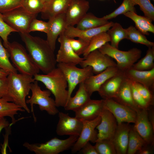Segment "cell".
Wrapping results in <instances>:
<instances>
[{
  "instance_id": "ffe728a7",
  "label": "cell",
  "mask_w": 154,
  "mask_h": 154,
  "mask_svg": "<svg viewBox=\"0 0 154 154\" xmlns=\"http://www.w3.org/2000/svg\"><path fill=\"white\" fill-rule=\"evenodd\" d=\"M114 23L112 21L109 22L102 26L85 30L80 29L74 26H68L64 34L68 38L78 37L89 42L91 39L95 36L102 32L107 31Z\"/></svg>"
},
{
  "instance_id": "3957f363",
  "label": "cell",
  "mask_w": 154,
  "mask_h": 154,
  "mask_svg": "<svg viewBox=\"0 0 154 154\" xmlns=\"http://www.w3.org/2000/svg\"><path fill=\"white\" fill-rule=\"evenodd\" d=\"M33 78L35 80L42 83L53 95L57 107L64 108L68 98V85L64 75L59 68L56 67L44 74H36Z\"/></svg>"
},
{
  "instance_id": "d6a6232c",
  "label": "cell",
  "mask_w": 154,
  "mask_h": 154,
  "mask_svg": "<svg viewBox=\"0 0 154 154\" xmlns=\"http://www.w3.org/2000/svg\"><path fill=\"white\" fill-rule=\"evenodd\" d=\"M109 42H110V38L107 32H102L95 36L90 40L83 54V58H85L90 52L98 50Z\"/></svg>"
},
{
  "instance_id": "f5cc1de1",
  "label": "cell",
  "mask_w": 154,
  "mask_h": 154,
  "mask_svg": "<svg viewBox=\"0 0 154 154\" xmlns=\"http://www.w3.org/2000/svg\"><path fill=\"white\" fill-rule=\"evenodd\" d=\"M9 73L1 69H0V78L7 77Z\"/></svg>"
},
{
  "instance_id": "4fadbf2b",
  "label": "cell",
  "mask_w": 154,
  "mask_h": 154,
  "mask_svg": "<svg viewBox=\"0 0 154 154\" xmlns=\"http://www.w3.org/2000/svg\"><path fill=\"white\" fill-rule=\"evenodd\" d=\"M58 114L59 120L56 129L57 135L79 136L83 127L82 120L75 117H71L68 114L59 112Z\"/></svg>"
},
{
  "instance_id": "44dd1931",
  "label": "cell",
  "mask_w": 154,
  "mask_h": 154,
  "mask_svg": "<svg viewBox=\"0 0 154 154\" xmlns=\"http://www.w3.org/2000/svg\"><path fill=\"white\" fill-rule=\"evenodd\" d=\"M104 109V100H90L76 110L75 117L80 120H91L100 116Z\"/></svg>"
},
{
  "instance_id": "681fc988",
  "label": "cell",
  "mask_w": 154,
  "mask_h": 154,
  "mask_svg": "<svg viewBox=\"0 0 154 154\" xmlns=\"http://www.w3.org/2000/svg\"><path fill=\"white\" fill-rule=\"evenodd\" d=\"M80 151L83 154H98L94 146L92 145L90 142L85 144Z\"/></svg>"
},
{
  "instance_id": "7dc6e473",
  "label": "cell",
  "mask_w": 154,
  "mask_h": 154,
  "mask_svg": "<svg viewBox=\"0 0 154 154\" xmlns=\"http://www.w3.org/2000/svg\"><path fill=\"white\" fill-rule=\"evenodd\" d=\"M8 87V82L7 77L0 78V98H3L7 100Z\"/></svg>"
},
{
  "instance_id": "cb8c5ba5",
  "label": "cell",
  "mask_w": 154,
  "mask_h": 154,
  "mask_svg": "<svg viewBox=\"0 0 154 154\" xmlns=\"http://www.w3.org/2000/svg\"><path fill=\"white\" fill-rule=\"evenodd\" d=\"M131 127L128 123H123L117 125L112 139L117 154H127Z\"/></svg>"
},
{
  "instance_id": "60d3db41",
  "label": "cell",
  "mask_w": 154,
  "mask_h": 154,
  "mask_svg": "<svg viewBox=\"0 0 154 154\" xmlns=\"http://www.w3.org/2000/svg\"><path fill=\"white\" fill-rule=\"evenodd\" d=\"M13 32L15 31L5 21L2 14L0 13V37L3 40V45L5 48L9 42L8 37Z\"/></svg>"
},
{
  "instance_id": "6da1fadb",
  "label": "cell",
  "mask_w": 154,
  "mask_h": 154,
  "mask_svg": "<svg viewBox=\"0 0 154 154\" xmlns=\"http://www.w3.org/2000/svg\"><path fill=\"white\" fill-rule=\"evenodd\" d=\"M20 34L31 59L40 70L46 74L56 67L54 51L46 40L29 33Z\"/></svg>"
},
{
  "instance_id": "4dcf8cb0",
  "label": "cell",
  "mask_w": 154,
  "mask_h": 154,
  "mask_svg": "<svg viewBox=\"0 0 154 154\" xmlns=\"http://www.w3.org/2000/svg\"><path fill=\"white\" fill-rule=\"evenodd\" d=\"M146 144H147L133 126H131L129 133L127 154H135Z\"/></svg>"
},
{
  "instance_id": "e0dca14e",
  "label": "cell",
  "mask_w": 154,
  "mask_h": 154,
  "mask_svg": "<svg viewBox=\"0 0 154 154\" xmlns=\"http://www.w3.org/2000/svg\"><path fill=\"white\" fill-rule=\"evenodd\" d=\"M89 8V2L86 0H71L65 13L67 27L76 25Z\"/></svg>"
},
{
  "instance_id": "ba28073f",
  "label": "cell",
  "mask_w": 154,
  "mask_h": 154,
  "mask_svg": "<svg viewBox=\"0 0 154 154\" xmlns=\"http://www.w3.org/2000/svg\"><path fill=\"white\" fill-rule=\"evenodd\" d=\"M56 67L62 71L67 81L68 91L67 101L71 96L76 86L94 74L92 68L89 66L80 68L76 65L57 63Z\"/></svg>"
},
{
  "instance_id": "836d02e7",
  "label": "cell",
  "mask_w": 154,
  "mask_h": 154,
  "mask_svg": "<svg viewBox=\"0 0 154 154\" xmlns=\"http://www.w3.org/2000/svg\"><path fill=\"white\" fill-rule=\"evenodd\" d=\"M154 46L148 47L144 57L133 64L132 68L139 70H147L154 68Z\"/></svg>"
},
{
  "instance_id": "74e56055",
  "label": "cell",
  "mask_w": 154,
  "mask_h": 154,
  "mask_svg": "<svg viewBox=\"0 0 154 154\" xmlns=\"http://www.w3.org/2000/svg\"><path fill=\"white\" fill-rule=\"evenodd\" d=\"M135 5L131 0H123L121 4L117 9L111 13L103 17L108 20L115 18L118 16L128 12H136Z\"/></svg>"
},
{
  "instance_id": "b9f144b4",
  "label": "cell",
  "mask_w": 154,
  "mask_h": 154,
  "mask_svg": "<svg viewBox=\"0 0 154 154\" xmlns=\"http://www.w3.org/2000/svg\"><path fill=\"white\" fill-rule=\"evenodd\" d=\"M131 81L143 98L151 106H153L154 103L153 92L139 83Z\"/></svg>"
},
{
  "instance_id": "5bb4252c",
  "label": "cell",
  "mask_w": 154,
  "mask_h": 154,
  "mask_svg": "<svg viewBox=\"0 0 154 154\" xmlns=\"http://www.w3.org/2000/svg\"><path fill=\"white\" fill-rule=\"evenodd\" d=\"M58 40L60 47L56 57L57 63L79 64L84 58L74 52L69 43V38L63 33L59 35Z\"/></svg>"
},
{
  "instance_id": "c3c4849f",
  "label": "cell",
  "mask_w": 154,
  "mask_h": 154,
  "mask_svg": "<svg viewBox=\"0 0 154 154\" xmlns=\"http://www.w3.org/2000/svg\"><path fill=\"white\" fill-rule=\"evenodd\" d=\"M11 126L10 124L9 126L5 128L6 129V131L5 134L4 136V142L3 143V144H1V149L2 154L7 153V147L8 146V140L9 136L11 133Z\"/></svg>"
},
{
  "instance_id": "f35d334b",
  "label": "cell",
  "mask_w": 154,
  "mask_h": 154,
  "mask_svg": "<svg viewBox=\"0 0 154 154\" xmlns=\"http://www.w3.org/2000/svg\"><path fill=\"white\" fill-rule=\"evenodd\" d=\"M94 145L98 154H117L112 141L108 139L97 141Z\"/></svg>"
},
{
  "instance_id": "8d00e7d4",
  "label": "cell",
  "mask_w": 154,
  "mask_h": 154,
  "mask_svg": "<svg viewBox=\"0 0 154 154\" xmlns=\"http://www.w3.org/2000/svg\"><path fill=\"white\" fill-rule=\"evenodd\" d=\"M45 6L42 0H23L21 7L29 13L38 15L44 11Z\"/></svg>"
},
{
  "instance_id": "f546056e",
  "label": "cell",
  "mask_w": 154,
  "mask_h": 154,
  "mask_svg": "<svg viewBox=\"0 0 154 154\" xmlns=\"http://www.w3.org/2000/svg\"><path fill=\"white\" fill-rule=\"evenodd\" d=\"M109 22L103 17H98L91 13L87 14L76 25V27L82 30L92 29L104 25Z\"/></svg>"
},
{
  "instance_id": "7c38bea8",
  "label": "cell",
  "mask_w": 154,
  "mask_h": 154,
  "mask_svg": "<svg viewBox=\"0 0 154 154\" xmlns=\"http://www.w3.org/2000/svg\"><path fill=\"white\" fill-rule=\"evenodd\" d=\"M80 62L82 68L91 66L94 74H99L107 68L116 66V64L112 58L104 54L98 50L90 52Z\"/></svg>"
},
{
  "instance_id": "d590c367",
  "label": "cell",
  "mask_w": 154,
  "mask_h": 154,
  "mask_svg": "<svg viewBox=\"0 0 154 154\" xmlns=\"http://www.w3.org/2000/svg\"><path fill=\"white\" fill-rule=\"evenodd\" d=\"M10 54L7 49L2 44L0 38V69L9 73H17V70L11 63Z\"/></svg>"
},
{
  "instance_id": "1f68e13d",
  "label": "cell",
  "mask_w": 154,
  "mask_h": 154,
  "mask_svg": "<svg viewBox=\"0 0 154 154\" xmlns=\"http://www.w3.org/2000/svg\"><path fill=\"white\" fill-rule=\"evenodd\" d=\"M107 31L110 38V45L113 47L118 48L120 42L126 38L125 29L123 28L119 23H115Z\"/></svg>"
},
{
  "instance_id": "83f0119b",
  "label": "cell",
  "mask_w": 154,
  "mask_h": 154,
  "mask_svg": "<svg viewBox=\"0 0 154 154\" xmlns=\"http://www.w3.org/2000/svg\"><path fill=\"white\" fill-rule=\"evenodd\" d=\"M130 18L135 23V27L141 33L144 35H149V33H154V26L152 21L149 18L144 16L138 15L136 12H127L123 14Z\"/></svg>"
},
{
  "instance_id": "52a82bcc",
  "label": "cell",
  "mask_w": 154,
  "mask_h": 154,
  "mask_svg": "<svg viewBox=\"0 0 154 154\" xmlns=\"http://www.w3.org/2000/svg\"><path fill=\"white\" fill-rule=\"evenodd\" d=\"M116 62V66L120 71H124L132 67L141 57L142 51L139 49L133 48L128 51H124L113 47L107 42L98 49Z\"/></svg>"
},
{
  "instance_id": "11a10c76",
  "label": "cell",
  "mask_w": 154,
  "mask_h": 154,
  "mask_svg": "<svg viewBox=\"0 0 154 154\" xmlns=\"http://www.w3.org/2000/svg\"><path fill=\"white\" fill-rule=\"evenodd\" d=\"M152 0V1H154V0Z\"/></svg>"
},
{
  "instance_id": "30bf717a",
  "label": "cell",
  "mask_w": 154,
  "mask_h": 154,
  "mask_svg": "<svg viewBox=\"0 0 154 154\" xmlns=\"http://www.w3.org/2000/svg\"><path fill=\"white\" fill-rule=\"evenodd\" d=\"M103 100L104 108L108 110L113 114L117 124L123 123H135L137 115L135 111L113 99Z\"/></svg>"
},
{
  "instance_id": "484cf974",
  "label": "cell",
  "mask_w": 154,
  "mask_h": 154,
  "mask_svg": "<svg viewBox=\"0 0 154 154\" xmlns=\"http://www.w3.org/2000/svg\"><path fill=\"white\" fill-rule=\"evenodd\" d=\"M91 96L86 90L84 82L80 83L75 95L73 97L71 96L67 101L64 107L65 110L75 111L90 100Z\"/></svg>"
},
{
  "instance_id": "8992f818",
  "label": "cell",
  "mask_w": 154,
  "mask_h": 154,
  "mask_svg": "<svg viewBox=\"0 0 154 154\" xmlns=\"http://www.w3.org/2000/svg\"><path fill=\"white\" fill-rule=\"evenodd\" d=\"M78 137L70 136L64 139L54 137L44 143H31L26 142L23 146L36 154H58L71 148Z\"/></svg>"
},
{
  "instance_id": "816d5d0a",
  "label": "cell",
  "mask_w": 154,
  "mask_h": 154,
  "mask_svg": "<svg viewBox=\"0 0 154 154\" xmlns=\"http://www.w3.org/2000/svg\"><path fill=\"white\" fill-rule=\"evenodd\" d=\"M10 124L4 117L0 119V133L2 130L8 126Z\"/></svg>"
},
{
  "instance_id": "2e32d148",
  "label": "cell",
  "mask_w": 154,
  "mask_h": 154,
  "mask_svg": "<svg viewBox=\"0 0 154 154\" xmlns=\"http://www.w3.org/2000/svg\"><path fill=\"white\" fill-rule=\"evenodd\" d=\"M137 113L134 128L147 144H154V127L148 117L147 110H141Z\"/></svg>"
},
{
  "instance_id": "ab89813d",
  "label": "cell",
  "mask_w": 154,
  "mask_h": 154,
  "mask_svg": "<svg viewBox=\"0 0 154 154\" xmlns=\"http://www.w3.org/2000/svg\"><path fill=\"white\" fill-rule=\"evenodd\" d=\"M135 5H138L144 16L152 21L154 20V7L150 0H131Z\"/></svg>"
},
{
  "instance_id": "ac0fdd59",
  "label": "cell",
  "mask_w": 154,
  "mask_h": 154,
  "mask_svg": "<svg viewBox=\"0 0 154 154\" xmlns=\"http://www.w3.org/2000/svg\"><path fill=\"white\" fill-rule=\"evenodd\" d=\"M46 40L54 51L56 41L60 35L64 33L67 27L65 13L61 14L48 20Z\"/></svg>"
},
{
  "instance_id": "8fae6325",
  "label": "cell",
  "mask_w": 154,
  "mask_h": 154,
  "mask_svg": "<svg viewBox=\"0 0 154 154\" xmlns=\"http://www.w3.org/2000/svg\"><path fill=\"white\" fill-rule=\"evenodd\" d=\"M101 120L100 115L91 120H81L83 123L82 128L76 141L71 148L72 153H75L79 151L88 142L96 143L97 139L98 132L95 128Z\"/></svg>"
},
{
  "instance_id": "ee69618b",
  "label": "cell",
  "mask_w": 154,
  "mask_h": 154,
  "mask_svg": "<svg viewBox=\"0 0 154 154\" xmlns=\"http://www.w3.org/2000/svg\"><path fill=\"white\" fill-rule=\"evenodd\" d=\"M68 38L70 45L74 52L79 56L83 54L89 42L80 38L78 39Z\"/></svg>"
},
{
  "instance_id": "d4e9b609",
  "label": "cell",
  "mask_w": 154,
  "mask_h": 154,
  "mask_svg": "<svg viewBox=\"0 0 154 154\" xmlns=\"http://www.w3.org/2000/svg\"><path fill=\"white\" fill-rule=\"evenodd\" d=\"M117 102L126 106L137 113L141 109L135 103L132 96L130 81L125 78L116 97L113 99Z\"/></svg>"
},
{
  "instance_id": "603a6c76",
  "label": "cell",
  "mask_w": 154,
  "mask_h": 154,
  "mask_svg": "<svg viewBox=\"0 0 154 154\" xmlns=\"http://www.w3.org/2000/svg\"><path fill=\"white\" fill-rule=\"evenodd\" d=\"M126 78L139 83L153 92L154 89V68L147 70H139L132 67L123 71Z\"/></svg>"
},
{
  "instance_id": "e575fe53",
  "label": "cell",
  "mask_w": 154,
  "mask_h": 154,
  "mask_svg": "<svg viewBox=\"0 0 154 154\" xmlns=\"http://www.w3.org/2000/svg\"><path fill=\"white\" fill-rule=\"evenodd\" d=\"M126 38L132 42L144 45L148 47L154 46V42L148 40L144 35L135 27L130 26L125 29Z\"/></svg>"
},
{
  "instance_id": "4316f807",
  "label": "cell",
  "mask_w": 154,
  "mask_h": 154,
  "mask_svg": "<svg viewBox=\"0 0 154 154\" xmlns=\"http://www.w3.org/2000/svg\"><path fill=\"white\" fill-rule=\"evenodd\" d=\"M71 0H50L46 4L44 10L41 13V18L50 19L65 13Z\"/></svg>"
},
{
  "instance_id": "f1b7e54d",
  "label": "cell",
  "mask_w": 154,
  "mask_h": 154,
  "mask_svg": "<svg viewBox=\"0 0 154 154\" xmlns=\"http://www.w3.org/2000/svg\"><path fill=\"white\" fill-rule=\"evenodd\" d=\"M25 111L14 103L10 102L5 98H0V119L6 116L10 117L12 120L11 125L17 121L15 116L18 114V112Z\"/></svg>"
},
{
  "instance_id": "db71d44e",
  "label": "cell",
  "mask_w": 154,
  "mask_h": 154,
  "mask_svg": "<svg viewBox=\"0 0 154 154\" xmlns=\"http://www.w3.org/2000/svg\"><path fill=\"white\" fill-rule=\"evenodd\" d=\"M45 4L48 2L50 0H42Z\"/></svg>"
},
{
  "instance_id": "7a4b0ae2",
  "label": "cell",
  "mask_w": 154,
  "mask_h": 154,
  "mask_svg": "<svg viewBox=\"0 0 154 154\" xmlns=\"http://www.w3.org/2000/svg\"><path fill=\"white\" fill-rule=\"evenodd\" d=\"M7 78L8 82L7 100L30 113V110L27 105L26 98L31 90L32 83L35 80L33 77L21 73L11 72L9 73Z\"/></svg>"
},
{
  "instance_id": "bcb514c9",
  "label": "cell",
  "mask_w": 154,
  "mask_h": 154,
  "mask_svg": "<svg viewBox=\"0 0 154 154\" xmlns=\"http://www.w3.org/2000/svg\"><path fill=\"white\" fill-rule=\"evenodd\" d=\"M48 28V22L38 20L36 18L33 20L30 24L28 33L35 31H39L46 33Z\"/></svg>"
},
{
  "instance_id": "f907efd6",
  "label": "cell",
  "mask_w": 154,
  "mask_h": 154,
  "mask_svg": "<svg viewBox=\"0 0 154 154\" xmlns=\"http://www.w3.org/2000/svg\"><path fill=\"white\" fill-rule=\"evenodd\" d=\"M153 145L146 144L136 153L138 154H151L153 153Z\"/></svg>"
},
{
  "instance_id": "7bdbcfd3",
  "label": "cell",
  "mask_w": 154,
  "mask_h": 154,
  "mask_svg": "<svg viewBox=\"0 0 154 154\" xmlns=\"http://www.w3.org/2000/svg\"><path fill=\"white\" fill-rule=\"evenodd\" d=\"M130 81L132 96L135 103L141 109L148 110L151 106L143 98L136 89L132 82Z\"/></svg>"
},
{
  "instance_id": "f6af8a7d",
  "label": "cell",
  "mask_w": 154,
  "mask_h": 154,
  "mask_svg": "<svg viewBox=\"0 0 154 154\" xmlns=\"http://www.w3.org/2000/svg\"><path fill=\"white\" fill-rule=\"evenodd\" d=\"M23 0H0V13H3L21 7Z\"/></svg>"
},
{
  "instance_id": "9c48e42d",
  "label": "cell",
  "mask_w": 154,
  "mask_h": 154,
  "mask_svg": "<svg viewBox=\"0 0 154 154\" xmlns=\"http://www.w3.org/2000/svg\"><path fill=\"white\" fill-rule=\"evenodd\" d=\"M5 21L16 32L29 33L32 21L37 15L31 14L21 7L2 13Z\"/></svg>"
},
{
  "instance_id": "d6986e66",
  "label": "cell",
  "mask_w": 154,
  "mask_h": 154,
  "mask_svg": "<svg viewBox=\"0 0 154 154\" xmlns=\"http://www.w3.org/2000/svg\"><path fill=\"white\" fill-rule=\"evenodd\" d=\"M120 71L116 66L109 67L102 72L92 75L84 82L85 88L91 96L98 92L101 86L109 78L115 75Z\"/></svg>"
},
{
  "instance_id": "9a60e30c",
  "label": "cell",
  "mask_w": 154,
  "mask_h": 154,
  "mask_svg": "<svg viewBox=\"0 0 154 154\" xmlns=\"http://www.w3.org/2000/svg\"><path fill=\"white\" fill-rule=\"evenodd\" d=\"M100 116V122L96 127L98 130L97 141L108 139L112 141L117 126V121L113 114L104 108Z\"/></svg>"
},
{
  "instance_id": "277c9868",
  "label": "cell",
  "mask_w": 154,
  "mask_h": 154,
  "mask_svg": "<svg viewBox=\"0 0 154 154\" xmlns=\"http://www.w3.org/2000/svg\"><path fill=\"white\" fill-rule=\"evenodd\" d=\"M14 66L20 73L33 76L40 70L32 61L25 48L16 41L9 42L6 47Z\"/></svg>"
},
{
  "instance_id": "5b68a950",
  "label": "cell",
  "mask_w": 154,
  "mask_h": 154,
  "mask_svg": "<svg viewBox=\"0 0 154 154\" xmlns=\"http://www.w3.org/2000/svg\"><path fill=\"white\" fill-rule=\"evenodd\" d=\"M31 96L26 100V102L30 105V112L32 113L35 122L37 119L34 113V104L38 105L40 110L45 111L49 115L54 116L58 114L59 112L54 100L50 97L51 93L49 90H42L38 84V81L35 80L31 84Z\"/></svg>"
},
{
  "instance_id": "7402d4cb",
  "label": "cell",
  "mask_w": 154,
  "mask_h": 154,
  "mask_svg": "<svg viewBox=\"0 0 154 154\" xmlns=\"http://www.w3.org/2000/svg\"><path fill=\"white\" fill-rule=\"evenodd\" d=\"M125 78L123 72L120 70L101 86L98 92L99 94L103 99H113Z\"/></svg>"
}]
</instances>
